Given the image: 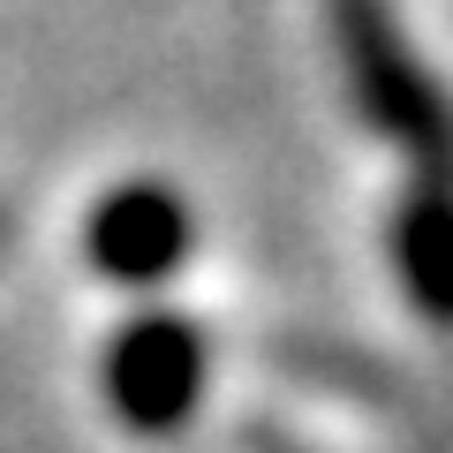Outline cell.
Masks as SVG:
<instances>
[{"mask_svg":"<svg viewBox=\"0 0 453 453\" xmlns=\"http://www.w3.org/2000/svg\"><path fill=\"white\" fill-rule=\"evenodd\" d=\"M325 38H333V61H340V83H348L356 113L416 159L423 181L453 189V98L416 61L401 16L386 0H325Z\"/></svg>","mask_w":453,"mask_h":453,"instance_id":"1","label":"cell"},{"mask_svg":"<svg viewBox=\"0 0 453 453\" xmlns=\"http://www.w3.org/2000/svg\"><path fill=\"white\" fill-rule=\"evenodd\" d=\"M106 408L144 438H174L204 401V333L174 310H144L106 340L98 363Z\"/></svg>","mask_w":453,"mask_h":453,"instance_id":"2","label":"cell"},{"mask_svg":"<svg viewBox=\"0 0 453 453\" xmlns=\"http://www.w3.org/2000/svg\"><path fill=\"white\" fill-rule=\"evenodd\" d=\"M83 250L113 288H159L189 265V204L159 181H121L98 196Z\"/></svg>","mask_w":453,"mask_h":453,"instance_id":"3","label":"cell"},{"mask_svg":"<svg viewBox=\"0 0 453 453\" xmlns=\"http://www.w3.org/2000/svg\"><path fill=\"white\" fill-rule=\"evenodd\" d=\"M393 273L431 325H453V189L416 181V196L393 211Z\"/></svg>","mask_w":453,"mask_h":453,"instance_id":"4","label":"cell"}]
</instances>
